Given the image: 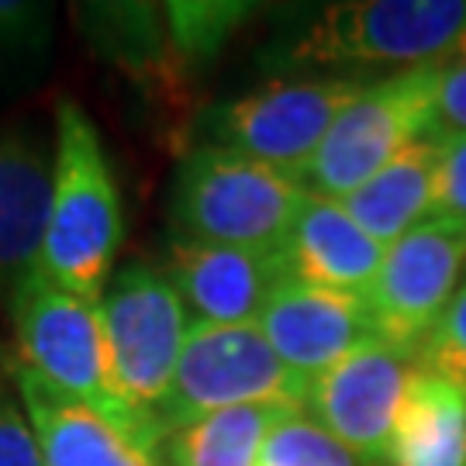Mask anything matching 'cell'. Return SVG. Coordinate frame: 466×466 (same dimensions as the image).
I'll list each match as a JSON object with an SVG mask.
<instances>
[{"label":"cell","mask_w":466,"mask_h":466,"mask_svg":"<svg viewBox=\"0 0 466 466\" xmlns=\"http://www.w3.org/2000/svg\"><path fill=\"white\" fill-rule=\"evenodd\" d=\"M298 408L283 404H246L228 408L190 425H180L163 439L167 466H256L267 435Z\"/></svg>","instance_id":"18"},{"label":"cell","mask_w":466,"mask_h":466,"mask_svg":"<svg viewBox=\"0 0 466 466\" xmlns=\"http://www.w3.org/2000/svg\"><path fill=\"white\" fill-rule=\"evenodd\" d=\"M415 370V352L373 339L311 383L308 411L363 466H390L400 400Z\"/></svg>","instance_id":"10"},{"label":"cell","mask_w":466,"mask_h":466,"mask_svg":"<svg viewBox=\"0 0 466 466\" xmlns=\"http://www.w3.org/2000/svg\"><path fill=\"white\" fill-rule=\"evenodd\" d=\"M97 315L107 335L117 387L135 408L159 421V408L194 325L184 298L177 294L167 269L132 263L107 283Z\"/></svg>","instance_id":"7"},{"label":"cell","mask_w":466,"mask_h":466,"mask_svg":"<svg viewBox=\"0 0 466 466\" xmlns=\"http://www.w3.org/2000/svg\"><path fill=\"white\" fill-rule=\"evenodd\" d=\"M435 111H439V128L466 132V46L452 59L439 63Z\"/></svg>","instance_id":"24"},{"label":"cell","mask_w":466,"mask_h":466,"mask_svg":"<svg viewBox=\"0 0 466 466\" xmlns=\"http://www.w3.org/2000/svg\"><path fill=\"white\" fill-rule=\"evenodd\" d=\"M360 86V80L346 76L277 80L246 97L218 104L215 111H208L200 132L208 135V146L249 156L300 184L318 146Z\"/></svg>","instance_id":"8"},{"label":"cell","mask_w":466,"mask_h":466,"mask_svg":"<svg viewBox=\"0 0 466 466\" xmlns=\"http://www.w3.org/2000/svg\"><path fill=\"white\" fill-rule=\"evenodd\" d=\"M7 373L28 408L46 466H156L149 452L132 446L115 425L66 398L21 360H11Z\"/></svg>","instance_id":"14"},{"label":"cell","mask_w":466,"mask_h":466,"mask_svg":"<svg viewBox=\"0 0 466 466\" xmlns=\"http://www.w3.org/2000/svg\"><path fill=\"white\" fill-rule=\"evenodd\" d=\"M280 252L294 280L367 298L387 246H380L339 200L308 194Z\"/></svg>","instance_id":"13"},{"label":"cell","mask_w":466,"mask_h":466,"mask_svg":"<svg viewBox=\"0 0 466 466\" xmlns=\"http://www.w3.org/2000/svg\"><path fill=\"white\" fill-rule=\"evenodd\" d=\"M418 367L466 394V277L456 298L450 300V308L442 311V318L425 339V346L418 352Z\"/></svg>","instance_id":"21"},{"label":"cell","mask_w":466,"mask_h":466,"mask_svg":"<svg viewBox=\"0 0 466 466\" xmlns=\"http://www.w3.org/2000/svg\"><path fill=\"white\" fill-rule=\"evenodd\" d=\"M308 190L280 169L215 146L187 152L173 187L177 238L232 249H283Z\"/></svg>","instance_id":"3"},{"label":"cell","mask_w":466,"mask_h":466,"mask_svg":"<svg viewBox=\"0 0 466 466\" xmlns=\"http://www.w3.org/2000/svg\"><path fill=\"white\" fill-rule=\"evenodd\" d=\"M439 138V177H435L432 218L466 225V132H446L435 125Z\"/></svg>","instance_id":"23"},{"label":"cell","mask_w":466,"mask_h":466,"mask_svg":"<svg viewBox=\"0 0 466 466\" xmlns=\"http://www.w3.org/2000/svg\"><path fill=\"white\" fill-rule=\"evenodd\" d=\"M256 325L273 352L308 383L377 339L367 298L311 287L294 277L273 290Z\"/></svg>","instance_id":"11"},{"label":"cell","mask_w":466,"mask_h":466,"mask_svg":"<svg viewBox=\"0 0 466 466\" xmlns=\"http://www.w3.org/2000/svg\"><path fill=\"white\" fill-rule=\"evenodd\" d=\"M435 177H439V138L432 128L339 204L380 246H394L400 235L432 218Z\"/></svg>","instance_id":"15"},{"label":"cell","mask_w":466,"mask_h":466,"mask_svg":"<svg viewBox=\"0 0 466 466\" xmlns=\"http://www.w3.org/2000/svg\"><path fill=\"white\" fill-rule=\"evenodd\" d=\"M38 25V7L32 4H4L0 0V56L11 49H21L32 28Z\"/></svg>","instance_id":"25"},{"label":"cell","mask_w":466,"mask_h":466,"mask_svg":"<svg viewBox=\"0 0 466 466\" xmlns=\"http://www.w3.org/2000/svg\"><path fill=\"white\" fill-rule=\"evenodd\" d=\"M125 235L121 198L107 152L80 104L56 107L52 204L38 273L76 298L100 304Z\"/></svg>","instance_id":"2"},{"label":"cell","mask_w":466,"mask_h":466,"mask_svg":"<svg viewBox=\"0 0 466 466\" xmlns=\"http://www.w3.org/2000/svg\"><path fill=\"white\" fill-rule=\"evenodd\" d=\"M466 269V225L429 218L383 252L380 273L367 290L377 339L421 352L429 332L456 298Z\"/></svg>","instance_id":"9"},{"label":"cell","mask_w":466,"mask_h":466,"mask_svg":"<svg viewBox=\"0 0 466 466\" xmlns=\"http://www.w3.org/2000/svg\"><path fill=\"white\" fill-rule=\"evenodd\" d=\"M435 94L439 66L400 69L387 80L363 84L318 146L300 187L315 198H350L439 125Z\"/></svg>","instance_id":"5"},{"label":"cell","mask_w":466,"mask_h":466,"mask_svg":"<svg viewBox=\"0 0 466 466\" xmlns=\"http://www.w3.org/2000/svg\"><path fill=\"white\" fill-rule=\"evenodd\" d=\"M390 466H466V394L418 367L400 400Z\"/></svg>","instance_id":"17"},{"label":"cell","mask_w":466,"mask_h":466,"mask_svg":"<svg viewBox=\"0 0 466 466\" xmlns=\"http://www.w3.org/2000/svg\"><path fill=\"white\" fill-rule=\"evenodd\" d=\"M466 46V0L329 4L294 38L308 66H439Z\"/></svg>","instance_id":"4"},{"label":"cell","mask_w":466,"mask_h":466,"mask_svg":"<svg viewBox=\"0 0 466 466\" xmlns=\"http://www.w3.org/2000/svg\"><path fill=\"white\" fill-rule=\"evenodd\" d=\"M52 204V169L17 142L0 138V283L38 269Z\"/></svg>","instance_id":"16"},{"label":"cell","mask_w":466,"mask_h":466,"mask_svg":"<svg viewBox=\"0 0 466 466\" xmlns=\"http://www.w3.org/2000/svg\"><path fill=\"white\" fill-rule=\"evenodd\" d=\"M256 466H363L329 429H321L315 418L287 415L267 435L259 463Z\"/></svg>","instance_id":"19"},{"label":"cell","mask_w":466,"mask_h":466,"mask_svg":"<svg viewBox=\"0 0 466 466\" xmlns=\"http://www.w3.org/2000/svg\"><path fill=\"white\" fill-rule=\"evenodd\" d=\"M11 321L17 360L25 367H32L38 377L59 387L66 398L86 404L94 415L115 425L132 446L156 460L167 429L142 408H135L117 387L97 304L69 294L32 269L25 280L15 283Z\"/></svg>","instance_id":"1"},{"label":"cell","mask_w":466,"mask_h":466,"mask_svg":"<svg viewBox=\"0 0 466 466\" xmlns=\"http://www.w3.org/2000/svg\"><path fill=\"white\" fill-rule=\"evenodd\" d=\"M169 35L177 49L200 59L221 49V42L232 35V28L249 15L246 4H167Z\"/></svg>","instance_id":"20"},{"label":"cell","mask_w":466,"mask_h":466,"mask_svg":"<svg viewBox=\"0 0 466 466\" xmlns=\"http://www.w3.org/2000/svg\"><path fill=\"white\" fill-rule=\"evenodd\" d=\"M167 277L200 325H256L290 273L280 249H232L173 238Z\"/></svg>","instance_id":"12"},{"label":"cell","mask_w":466,"mask_h":466,"mask_svg":"<svg viewBox=\"0 0 466 466\" xmlns=\"http://www.w3.org/2000/svg\"><path fill=\"white\" fill-rule=\"evenodd\" d=\"M311 383L283 363L259 325H200L187 332L180 363L159 408L167 435L180 425L246 404L308 408Z\"/></svg>","instance_id":"6"},{"label":"cell","mask_w":466,"mask_h":466,"mask_svg":"<svg viewBox=\"0 0 466 466\" xmlns=\"http://www.w3.org/2000/svg\"><path fill=\"white\" fill-rule=\"evenodd\" d=\"M0 466H46L28 408L7 367L0 370Z\"/></svg>","instance_id":"22"}]
</instances>
